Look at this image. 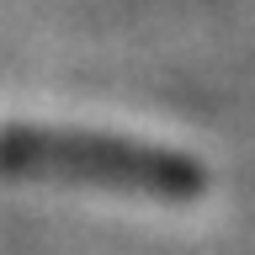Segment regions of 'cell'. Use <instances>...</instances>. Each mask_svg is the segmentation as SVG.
<instances>
[{"mask_svg":"<svg viewBox=\"0 0 255 255\" xmlns=\"http://www.w3.org/2000/svg\"><path fill=\"white\" fill-rule=\"evenodd\" d=\"M0 159L16 170H53V175H91L107 186L133 191H197L202 175L186 159L159 154L149 143H117V138H80V133H11L0 143Z\"/></svg>","mask_w":255,"mask_h":255,"instance_id":"obj_1","label":"cell"}]
</instances>
